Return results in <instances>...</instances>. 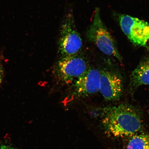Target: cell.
<instances>
[{
  "label": "cell",
  "instance_id": "1",
  "mask_svg": "<svg viewBox=\"0 0 149 149\" xmlns=\"http://www.w3.org/2000/svg\"><path fill=\"white\" fill-rule=\"evenodd\" d=\"M102 117L105 129L115 137H131L143 130L141 113L132 105L124 104L104 108Z\"/></svg>",
  "mask_w": 149,
  "mask_h": 149
},
{
  "label": "cell",
  "instance_id": "2",
  "mask_svg": "<svg viewBox=\"0 0 149 149\" xmlns=\"http://www.w3.org/2000/svg\"><path fill=\"white\" fill-rule=\"evenodd\" d=\"M86 35L89 41L95 44L102 53L112 56L122 62V57L113 37L101 19L100 9L98 8L95 9L92 23Z\"/></svg>",
  "mask_w": 149,
  "mask_h": 149
},
{
  "label": "cell",
  "instance_id": "3",
  "mask_svg": "<svg viewBox=\"0 0 149 149\" xmlns=\"http://www.w3.org/2000/svg\"><path fill=\"white\" fill-rule=\"evenodd\" d=\"M59 36L58 51L61 57L73 55L81 52L83 41L76 29L72 12L65 15L61 23Z\"/></svg>",
  "mask_w": 149,
  "mask_h": 149
},
{
  "label": "cell",
  "instance_id": "4",
  "mask_svg": "<svg viewBox=\"0 0 149 149\" xmlns=\"http://www.w3.org/2000/svg\"><path fill=\"white\" fill-rule=\"evenodd\" d=\"M87 61L81 52L61 57L56 64L55 73L58 79L65 84L74 83L88 68Z\"/></svg>",
  "mask_w": 149,
  "mask_h": 149
},
{
  "label": "cell",
  "instance_id": "5",
  "mask_svg": "<svg viewBox=\"0 0 149 149\" xmlns=\"http://www.w3.org/2000/svg\"><path fill=\"white\" fill-rule=\"evenodd\" d=\"M119 21L123 32L130 42L144 47L149 38V24L126 15H121Z\"/></svg>",
  "mask_w": 149,
  "mask_h": 149
},
{
  "label": "cell",
  "instance_id": "6",
  "mask_svg": "<svg viewBox=\"0 0 149 149\" xmlns=\"http://www.w3.org/2000/svg\"><path fill=\"white\" fill-rule=\"evenodd\" d=\"M100 91L107 101H115L122 96L123 83L122 77L118 73L107 70L100 71Z\"/></svg>",
  "mask_w": 149,
  "mask_h": 149
},
{
  "label": "cell",
  "instance_id": "7",
  "mask_svg": "<svg viewBox=\"0 0 149 149\" xmlns=\"http://www.w3.org/2000/svg\"><path fill=\"white\" fill-rule=\"evenodd\" d=\"M100 71L88 68L74 83L73 95L77 98L85 97L100 91Z\"/></svg>",
  "mask_w": 149,
  "mask_h": 149
},
{
  "label": "cell",
  "instance_id": "8",
  "mask_svg": "<svg viewBox=\"0 0 149 149\" xmlns=\"http://www.w3.org/2000/svg\"><path fill=\"white\" fill-rule=\"evenodd\" d=\"M132 89L143 85H149V58L141 61L130 76Z\"/></svg>",
  "mask_w": 149,
  "mask_h": 149
},
{
  "label": "cell",
  "instance_id": "9",
  "mask_svg": "<svg viewBox=\"0 0 149 149\" xmlns=\"http://www.w3.org/2000/svg\"><path fill=\"white\" fill-rule=\"evenodd\" d=\"M126 149H149V135L138 134L131 137Z\"/></svg>",
  "mask_w": 149,
  "mask_h": 149
},
{
  "label": "cell",
  "instance_id": "10",
  "mask_svg": "<svg viewBox=\"0 0 149 149\" xmlns=\"http://www.w3.org/2000/svg\"><path fill=\"white\" fill-rule=\"evenodd\" d=\"M1 61L0 60V86L2 81L3 75V66Z\"/></svg>",
  "mask_w": 149,
  "mask_h": 149
},
{
  "label": "cell",
  "instance_id": "11",
  "mask_svg": "<svg viewBox=\"0 0 149 149\" xmlns=\"http://www.w3.org/2000/svg\"><path fill=\"white\" fill-rule=\"evenodd\" d=\"M0 149H18L17 148H14L9 146L6 145H3L0 147Z\"/></svg>",
  "mask_w": 149,
  "mask_h": 149
},
{
  "label": "cell",
  "instance_id": "12",
  "mask_svg": "<svg viewBox=\"0 0 149 149\" xmlns=\"http://www.w3.org/2000/svg\"><path fill=\"white\" fill-rule=\"evenodd\" d=\"M144 47H146L149 51V38L148 39V40L147 41L146 44H145Z\"/></svg>",
  "mask_w": 149,
  "mask_h": 149
}]
</instances>
